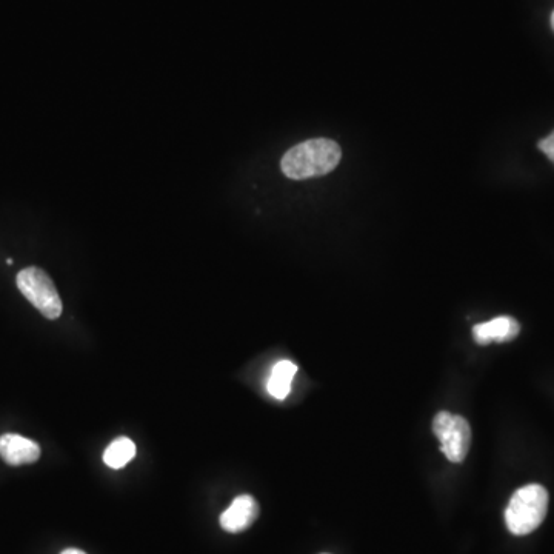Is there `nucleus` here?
<instances>
[{
  "mask_svg": "<svg viewBox=\"0 0 554 554\" xmlns=\"http://www.w3.org/2000/svg\"><path fill=\"white\" fill-rule=\"evenodd\" d=\"M136 444L130 438H117L108 445L104 453V462L113 470H121L136 456Z\"/></svg>",
  "mask_w": 554,
  "mask_h": 554,
  "instance_id": "9",
  "label": "nucleus"
},
{
  "mask_svg": "<svg viewBox=\"0 0 554 554\" xmlns=\"http://www.w3.org/2000/svg\"><path fill=\"white\" fill-rule=\"evenodd\" d=\"M433 431L441 442V451L448 461L454 464L464 461L471 444V428L467 419L441 411L434 418Z\"/></svg>",
  "mask_w": 554,
  "mask_h": 554,
  "instance_id": "4",
  "label": "nucleus"
},
{
  "mask_svg": "<svg viewBox=\"0 0 554 554\" xmlns=\"http://www.w3.org/2000/svg\"><path fill=\"white\" fill-rule=\"evenodd\" d=\"M539 150L547 154L548 159L554 164V131L550 136L545 137V139L539 142Z\"/></svg>",
  "mask_w": 554,
  "mask_h": 554,
  "instance_id": "10",
  "label": "nucleus"
},
{
  "mask_svg": "<svg viewBox=\"0 0 554 554\" xmlns=\"http://www.w3.org/2000/svg\"><path fill=\"white\" fill-rule=\"evenodd\" d=\"M519 331H521V325L516 319L501 316L485 324L474 325L473 338L479 345H490L493 342L504 344L518 338Z\"/></svg>",
  "mask_w": 554,
  "mask_h": 554,
  "instance_id": "7",
  "label": "nucleus"
},
{
  "mask_svg": "<svg viewBox=\"0 0 554 554\" xmlns=\"http://www.w3.org/2000/svg\"><path fill=\"white\" fill-rule=\"evenodd\" d=\"M61 554H87L85 551L77 550V548H67V550L62 551Z\"/></svg>",
  "mask_w": 554,
  "mask_h": 554,
  "instance_id": "11",
  "label": "nucleus"
},
{
  "mask_svg": "<svg viewBox=\"0 0 554 554\" xmlns=\"http://www.w3.org/2000/svg\"><path fill=\"white\" fill-rule=\"evenodd\" d=\"M259 516V504L250 494L237 496L230 507L221 514V527L228 533H241L247 530Z\"/></svg>",
  "mask_w": 554,
  "mask_h": 554,
  "instance_id": "6",
  "label": "nucleus"
},
{
  "mask_svg": "<svg viewBox=\"0 0 554 554\" xmlns=\"http://www.w3.org/2000/svg\"><path fill=\"white\" fill-rule=\"evenodd\" d=\"M547 510L548 493L542 485L531 484L519 488L505 510L508 530L516 536L533 533L544 522Z\"/></svg>",
  "mask_w": 554,
  "mask_h": 554,
  "instance_id": "2",
  "label": "nucleus"
},
{
  "mask_svg": "<svg viewBox=\"0 0 554 554\" xmlns=\"http://www.w3.org/2000/svg\"><path fill=\"white\" fill-rule=\"evenodd\" d=\"M298 373V365L291 361L277 362L271 371L270 379H268V393L277 401H284L288 398L291 391V382L294 376Z\"/></svg>",
  "mask_w": 554,
  "mask_h": 554,
  "instance_id": "8",
  "label": "nucleus"
},
{
  "mask_svg": "<svg viewBox=\"0 0 554 554\" xmlns=\"http://www.w3.org/2000/svg\"><path fill=\"white\" fill-rule=\"evenodd\" d=\"M551 28H553L554 31V11L553 14H551Z\"/></svg>",
  "mask_w": 554,
  "mask_h": 554,
  "instance_id": "12",
  "label": "nucleus"
},
{
  "mask_svg": "<svg viewBox=\"0 0 554 554\" xmlns=\"http://www.w3.org/2000/svg\"><path fill=\"white\" fill-rule=\"evenodd\" d=\"M0 458L11 467L30 465L41 459V447L37 442L21 434L7 433L0 436Z\"/></svg>",
  "mask_w": 554,
  "mask_h": 554,
  "instance_id": "5",
  "label": "nucleus"
},
{
  "mask_svg": "<svg viewBox=\"0 0 554 554\" xmlns=\"http://www.w3.org/2000/svg\"><path fill=\"white\" fill-rule=\"evenodd\" d=\"M16 284L27 301L42 316L50 321L61 318L62 311H64L61 296L57 293L53 279L44 270L37 267L25 268L17 274Z\"/></svg>",
  "mask_w": 554,
  "mask_h": 554,
  "instance_id": "3",
  "label": "nucleus"
},
{
  "mask_svg": "<svg viewBox=\"0 0 554 554\" xmlns=\"http://www.w3.org/2000/svg\"><path fill=\"white\" fill-rule=\"evenodd\" d=\"M341 157V147L336 142L319 137L291 147L282 157L281 168L285 176L302 181L331 173Z\"/></svg>",
  "mask_w": 554,
  "mask_h": 554,
  "instance_id": "1",
  "label": "nucleus"
}]
</instances>
